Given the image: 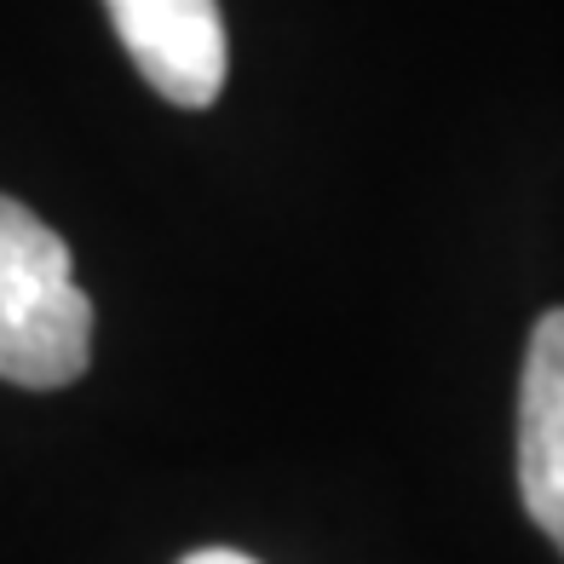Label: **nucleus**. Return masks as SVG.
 <instances>
[{
    "instance_id": "obj_4",
    "label": "nucleus",
    "mask_w": 564,
    "mask_h": 564,
    "mask_svg": "<svg viewBox=\"0 0 564 564\" xmlns=\"http://www.w3.org/2000/svg\"><path fill=\"white\" fill-rule=\"evenodd\" d=\"M178 564H260V558H248V553H237V547H202V553L178 558Z\"/></svg>"
},
{
    "instance_id": "obj_1",
    "label": "nucleus",
    "mask_w": 564,
    "mask_h": 564,
    "mask_svg": "<svg viewBox=\"0 0 564 564\" xmlns=\"http://www.w3.org/2000/svg\"><path fill=\"white\" fill-rule=\"evenodd\" d=\"M93 357V300L64 237L23 202L0 196V380L58 392Z\"/></svg>"
},
{
    "instance_id": "obj_3",
    "label": "nucleus",
    "mask_w": 564,
    "mask_h": 564,
    "mask_svg": "<svg viewBox=\"0 0 564 564\" xmlns=\"http://www.w3.org/2000/svg\"><path fill=\"white\" fill-rule=\"evenodd\" d=\"M519 496L535 530L564 553V305L547 312L524 351L519 387Z\"/></svg>"
},
{
    "instance_id": "obj_2",
    "label": "nucleus",
    "mask_w": 564,
    "mask_h": 564,
    "mask_svg": "<svg viewBox=\"0 0 564 564\" xmlns=\"http://www.w3.org/2000/svg\"><path fill=\"white\" fill-rule=\"evenodd\" d=\"M127 58L167 105L202 110L225 87L219 0H105Z\"/></svg>"
}]
</instances>
